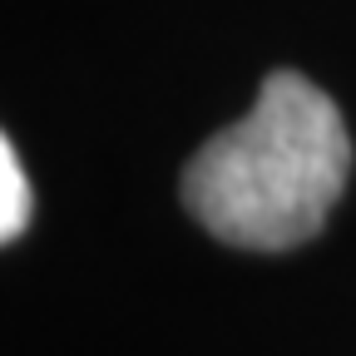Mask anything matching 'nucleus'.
<instances>
[{"instance_id": "obj_2", "label": "nucleus", "mask_w": 356, "mask_h": 356, "mask_svg": "<svg viewBox=\"0 0 356 356\" xmlns=\"http://www.w3.org/2000/svg\"><path fill=\"white\" fill-rule=\"evenodd\" d=\"M30 222V184H25V168L10 149V139L0 134V248L15 243Z\"/></svg>"}, {"instance_id": "obj_1", "label": "nucleus", "mask_w": 356, "mask_h": 356, "mask_svg": "<svg viewBox=\"0 0 356 356\" xmlns=\"http://www.w3.org/2000/svg\"><path fill=\"white\" fill-rule=\"evenodd\" d=\"M351 173L337 104L297 70H273L257 104L213 134L184 168V203L203 228L252 252H287L322 233Z\"/></svg>"}]
</instances>
